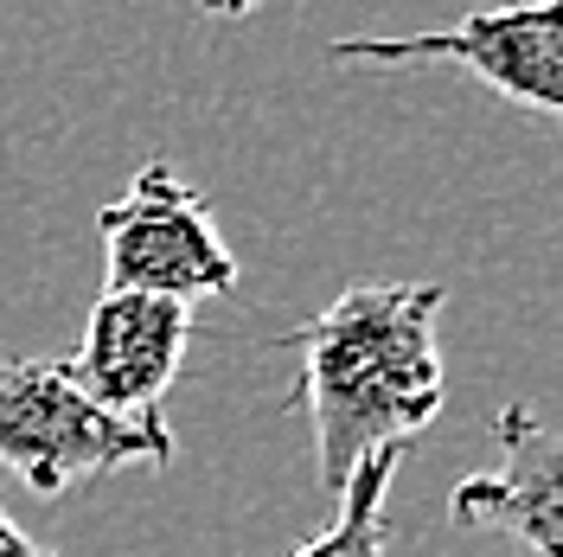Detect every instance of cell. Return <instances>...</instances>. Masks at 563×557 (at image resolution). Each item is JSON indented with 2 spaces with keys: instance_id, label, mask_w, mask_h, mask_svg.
<instances>
[{
  "instance_id": "obj_1",
  "label": "cell",
  "mask_w": 563,
  "mask_h": 557,
  "mask_svg": "<svg viewBox=\"0 0 563 557\" xmlns=\"http://www.w3.org/2000/svg\"><path fill=\"white\" fill-rule=\"evenodd\" d=\"M449 302L442 282H352L327 308L282 334L301 352V411L314 423L320 488L340 493L358 461L410 449L442 417L449 372L435 347V314Z\"/></svg>"
},
{
  "instance_id": "obj_3",
  "label": "cell",
  "mask_w": 563,
  "mask_h": 557,
  "mask_svg": "<svg viewBox=\"0 0 563 557\" xmlns=\"http://www.w3.org/2000/svg\"><path fill=\"white\" fill-rule=\"evenodd\" d=\"M97 238L109 288L167 295L186 308H199L206 295H238V256L218 238L211 206L167 161H147L129 193L97 211Z\"/></svg>"
},
{
  "instance_id": "obj_9",
  "label": "cell",
  "mask_w": 563,
  "mask_h": 557,
  "mask_svg": "<svg viewBox=\"0 0 563 557\" xmlns=\"http://www.w3.org/2000/svg\"><path fill=\"white\" fill-rule=\"evenodd\" d=\"M199 7H206V13H218V20H250L263 0H199Z\"/></svg>"
},
{
  "instance_id": "obj_5",
  "label": "cell",
  "mask_w": 563,
  "mask_h": 557,
  "mask_svg": "<svg viewBox=\"0 0 563 557\" xmlns=\"http://www.w3.org/2000/svg\"><path fill=\"white\" fill-rule=\"evenodd\" d=\"M186 347H192L186 302L103 288L84 320V347L70 352V372L109 417H167L161 404H167V384L179 379Z\"/></svg>"
},
{
  "instance_id": "obj_2",
  "label": "cell",
  "mask_w": 563,
  "mask_h": 557,
  "mask_svg": "<svg viewBox=\"0 0 563 557\" xmlns=\"http://www.w3.org/2000/svg\"><path fill=\"white\" fill-rule=\"evenodd\" d=\"M167 468L174 423L109 417L77 384L70 359H0V468L20 474L38 500H58L77 481L115 468Z\"/></svg>"
},
{
  "instance_id": "obj_8",
  "label": "cell",
  "mask_w": 563,
  "mask_h": 557,
  "mask_svg": "<svg viewBox=\"0 0 563 557\" xmlns=\"http://www.w3.org/2000/svg\"><path fill=\"white\" fill-rule=\"evenodd\" d=\"M0 557H52V551H38L33 538H26L20 525H13L7 513H0Z\"/></svg>"
},
{
  "instance_id": "obj_6",
  "label": "cell",
  "mask_w": 563,
  "mask_h": 557,
  "mask_svg": "<svg viewBox=\"0 0 563 557\" xmlns=\"http://www.w3.org/2000/svg\"><path fill=\"white\" fill-rule=\"evenodd\" d=\"M493 443L499 461L449 493V520L467 532H499L531 557H563V461L551 423L531 404H506L493 417Z\"/></svg>"
},
{
  "instance_id": "obj_7",
  "label": "cell",
  "mask_w": 563,
  "mask_h": 557,
  "mask_svg": "<svg viewBox=\"0 0 563 557\" xmlns=\"http://www.w3.org/2000/svg\"><path fill=\"white\" fill-rule=\"evenodd\" d=\"M404 455L410 449H385V455H372V461H358L352 481L340 488L333 525L314 532L295 557H385V538H390L385 493H390V481H397V468H404Z\"/></svg>"
},
{
  "instance_id": "obj_4",
  "label": "cell",
  "mask_w": 563,
  "mask_h": 557,
  "mask_svg": "<svg viewBox=\"0 0 563 557\" xmlns=\"http://www.w3.org/2000/svg\"><path fill=\"white\" fill-rule=\"evenodd\" d=\"M327 58L346 65H461L493 97L531 109L544 122L563 116V7L558 0H519V7H481L455 26H429L410 39H333Z\"/></svg>"
}]
</instances>
